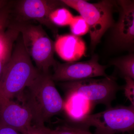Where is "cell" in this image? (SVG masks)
I'll list each match as a JSON object with an SVG mask.
<instances>
[{
    "label": "cell",
    "instance_id": "cell-17",
    "mask_svg": "<svg viewBox=\"0 0 134 134\" xmlns=\"http://www.w3.org/2000/svg\"><path fill=\"white\" fill-rule=\"evenodd\" d=\"M46 130L47 134H79L72 129L69 125L58 127L54 129L46 127Z\"/></svg>",
    "mask_w": 134,
    "mask_h": 134
},
{
    "label": "cell",
    "instance_id": "cell-15",
    "mask_svg": "<svg viewBox=\"0 0 134 134\" xmlns=\"http://www.w3.org/2000/svg\"><path fill=\"white\" fill-rule=\"evenodd\" d=\"M73 35L78 36L85 35L89 32V26L81 16H74L69 25Z\"/></svg>",
    "mask_w": 134,
    "mask_h": 134
},
{
    "label": "cell",
    "instance_id": "cell-3",
    "mask_svg": "<svg viewBox=\"0 0 134 134\" xmlns=\"http://www.w3.org/2000/svg\"><path fill=\"white\" fill-rule=\"evenodd\" d=\"M9 26L21 34L26 52L41 73H49L57 62L54 58V43L49 37L41 24L30 22H18L10 19Z\"/></svg>",
    "mask_w": 134,
    "mask_h": 134
},
{
    "label": "cell",
    "instance_id": "cell-14",
    "mask_svg": "<svg viewBox=\"0 0 134 134\" xmlns=\"http://www.w3.org/2000/svg\"><path fill=\"white\" fill-rule=\"evenodd\" d=\"M74 17L69 10L65 7H61L51 12L49 19L53 25L64 26L69 25Z\"/></svg>",
    "mask_w": 134,
    "mask_h": 134
},
{
    "label": "cell",
    "instance_id": "cell-9",
    "mask_svg": "<svg viewBox=\"0 0 134 134\" xmlns=\"http://www.w3.org/2000/svg\"><path fill=\"white\" fill-rule=\"evenodd\" d=\"M119 15L112 27L110 41L114 48L130 50L134 43V2L130 0L117 1Z\"/></svg>",
    "mask_w": 134,
    "mask_h": 134
},
{
    "label": "cell",
    "instance_id": "cell-10",
    "mask_svg": "<svg viewBox=\"0 0 134 134\" xmlns=\"http://www.w3.org/2000/svg\"><path fill=\"white\" fill-rule=\"evenodd\" d=\"M32 122L31 112L26 106L11 99L0 100V125L12 128L21 133Z\"/></svg>",
    "mask_w": 134,
    "mask_h": 134
},
{
    "label": "cell",
    "instance_id": "cell-13",
    "mask_svg": "<svg viewBox=\"0 0 134 134\" xmlns=\"http://www.w3.org/2000/svg\"><path fill=\"white\" fill-rule=\"evenodd\" d=\"M110 64L115 66L124 77H128L134 79L133 54L114 59L111 61Z\"/></svg>",
    "mask_w": 134,
    "mask_h": 134
},
{
    "label": "cell",
    "instance_id": "cell-16",
    "mask_svg": "<svg viewBox=\"0 0 134 134\" xmlns=\"http://www.w3.org/2000/svg\"><path fill=\"white\" fill-rule=\"evenodd\" d=\"M124 79L126 84L124 87L125 96L130 101L131 104L134 105V79L125 77Z\"/></svg>",
    "mask_w": 134,
    "mask_h": 134
},
{
    "label": "cell",
    "instance_id": "cell-1",
    "mask_svg": "<svg viewBox=\"0 0 134 134\" xmlns=\"http://www.w3.org/2000/svg\"><path fill=\"white\" fill-rule=\"evenodd\" d=\"M26 88L25 97H21L29 108L34 124L44 125L54 115L64 110L65 101L55 87L49 73H39Z\"/></svg>",
    "mask_w": 134,
    "mask_h": 134
},
{
    "label": "cell",
    "instance_id": "cell-4",
    "mask_svg": "<svg viewBox=\"0 0 134 134\" xmlns=\"http://www.w3.org/2000/svg\"><path fill=\"white\" fill-rule=\"evenodd\" d=\"M71 125L82 129L96 128L95 133L115 134L130 133L134 129V105L109 107L94 114H88L73 120Z\"/></svg>",
    "mask_w": 134,
    "mask_h": 134
},
{
    "label": "cell",
    "instance_id": "cell-20",
    "mask_svg": "<svg viewBox=\"0 0 134 134\" xmlns=\"http://www.w3.org/2000/svg\"><path fill=\"white\" fill-rule=\"evenodd\" d=\"M0 134H21L10 127L0 125Z\"/></svg>",
    "mask_w": 134,
    "mask_h": 134
},
{
    "label": "cell",
    "instance_id": "cell-7",
    "mask_svg": "<svg viewBox=\"0 0 134 134\" xmlns=\"http://www.w3.org/2000/svg\"><path fill=\"white\" fill-rule=\"evenodd\" d=\"M12 2L10 13L14 14L18 22H30L35 20L54 30V25L50 22L49 16L54 10L66 6L61 1L57 0H21Z\"/></svg>",
    "mask_w": 134,
    "mask_h": 134
},
{
    "label": "cell",
    "instance_id": "cell-6",
    "mask_svg": "<svg viewBox=\"0 0 134 134\" xmlns=\"http://www.w3.org/2000/svg\"><path fill=\"white\" fill-rule=\"evenodd\" d=\"M61 85L66 93L67 98L80 96L94 104L104 105L107 108L111 107L117 92L121 88L112 76L64 82Z\"/></svg>",
    "mask_w": 134,
    "mask_h": 134
},
{
    "label": "cell",
    "instance_id": "cell-12",
    "mask_svg": "<svg viewBox=\"0 0 134 134\" xmlns=\"http://www.w3.org/2000/svg\"><path fill=\"white\" fill-rule=\"evenodd\" d=\"M11 3L9 1L0 9V54L13 45L20 33L9 26Z\"/></svg>",
    "mask_w": 134,
    "mask_h": 134
},
{
    "label": "cell",
    "instance_id": "cell-22",
    "mask_svg": "<svg viewBox=\"0 0 134 134\" xmlns=\"http://www.w3.org/2000/svg\"><path fill=\"white\" fill-rule=\"evenodd\" d=\"M8 2L6 0H0V9L4 7L8 3Z\"/></svg>",
    "mask_w": 134,
    "mask_h": 134
},
{
    "label": "cell",
    "instance_id": "cell-21",
    "mask_svg": "<svg viewBox=\"0 0 134 134\" xmlns=\"http://www.w3.org/2000/svg\"><path fill=\"white\" fill-rule=\"evenodd\" d=\"M69 125L72 127V129L79 134H100L92 133L87 130L82 129L79 128L77 127L74 126H72V125L71 126L70 125Z\"/></svg>",
    "mask_w": 134,
    "mask_h": 134
},
{
    "label": "cell",
    "instance_id": "cell-18",
    "mask_svg": "<svg viewBox=\"0 0 134 134\" xmlns=\"http://www.w3.org/2000/svg\"><path fill=\"white\" fill-rule=\"evenodd\" d=\"M14 45V44L9 47L0 54V80L1 78L5 65L11 56Z\"/></svg>",
    "mask_w": 134,
    "mask_h": 134
},
{
    "label": "cell",
    "instance_id": "cell-2",
    "mask_svg": "<svg viewBox=\"0 0 134 134\" xmlns=\"http://www.w3.org/2000/svg\"><path fill=\"white\" fill-rule=\"evenodd\" d=\"M19 37L0 80V100L19 96L40 73L26 52L21 37Z\"/></svg>",
    "mask_w": 134,
    "mask_h": 134
},
{
    "label": "cell",
    "instance_id": "cell-19",
    "mask_svg": "<svg viewBox=\"0 0 134 134\" xmlns=\"http://www.w3.org/2000/svg\"><path fill=\"white\" fill-rule=\"evenodd\" d=\"M44 125H32L23 131L21 134H47Z\"/></svg>",
    "mask_w": 134,
    "mask_h": 134
},
{
    "label": "cell",
    "instance_id": "cell-11",
    "mask_svg": "<svg viewBox=\"0 0 134 134\" xmlns=\"http://www.w3.org/2000/svg\"><path fill=\"white\" fill-rule=\"evenodd\" d=\"M54 49L62 59L68 62H73L84 55L86 46L84 41L79 37L65 34L57 37Z\"/></svg>",
    "mask_w": 134,
    "mask_h": 134
},
{
    "label": "cell",
    "instance_id": "cell-8",
    "mask_svg": "<svg viewBox=\"0 0 134 134\" xmlns=\"http://www.w3.org/2000/svg\"><path fill=\"white\" fill-rule=\"evenodd\" d=\"M98 55H94L91 59L82 62H57L54 67V72L51 75L54 82L74 81L90 79L96 77L110 76L105 72L107 66L99 64Z\"/></svg>",
    "mask_w": 134,
    "mask_h": 134
},
{
    "label": "cell",
    "instance_id": "cell-5",
    "mask_svg": "<svg viewBox=\"0 0 134 134\" xmlns=\"http://www.w3.org/2000/svg\"><path fill=\"white\" fill-rule=\"evenodd\" d=\"M66 6L77 11L89 26L91 46L94 48L104 34L115 24L113 12L115 1L109 0L90 3L83 0H61Z\"/></svg>",
    "mask_w": 134,
    "mask_h": 134
}]
</instances>
